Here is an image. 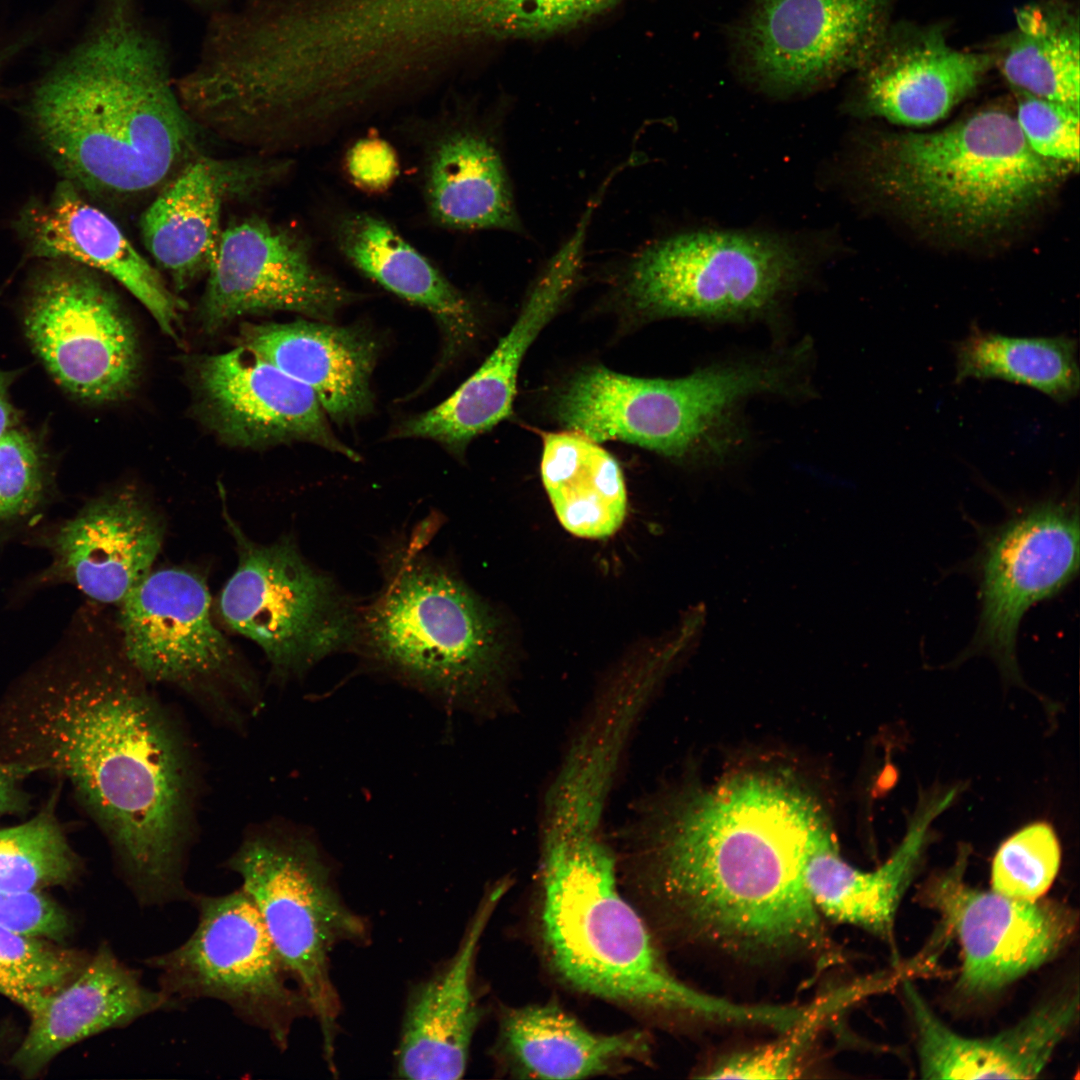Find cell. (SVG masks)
I'll list each match as a JSON object with an SVG mask.
<instances>
[{
	"mask_svg": "<svg viewBox=\"0 0 1080 1080\" xmlns=\"http://www.w3.org/2000/svg\"><path fill=\"white\" fill-rule=\"evenodd\" d=\"M358 616L356 641L384 669L448 705L481 716L515 706L503 687L496 620L474 593L412 541Z\"/></svg>",
	"mask_w": 1080,
	"mask_h": 1080,
	"instance_id": "8992f818",
	"label": "cell"
},
{
	"mask_svg": "<svg viewBox=\"0 0 1080 1080\" xmlns=\"http://www.w3.org/2000/svg\"><path fill=\"white\" fill-rule=\"evenodd\" d=\"M886 0H755L735 32L744 75L792 95L861 67L884 36Z\"/></svg>",
	"mask_w": 1080,
	"mask_h": 1080,
	"instance_id": "9a60e30c",
	"label": "cell"
},
{
	"mask_svg": "<svg viewBox=\"0 0 1080 1080\" xmlns=\"http://www.w3.org/2000/svg\"><path fill=\"white\" fill-rule=\"evenodd\" d=\"M609 840L540 843L541 926L555 971L586 993L657 1012L752 1025L760 1010L697 991L666 966L622 896Z\"/></svg>",
	"mask_w": 1080,
	"mask_h": 1080,
	"instance_id": "277c9868",
	"label": "cell"
},
{
	"mask_svg": "<svg viewBox=\"0 0 1080 1080\" xmlns=\"http://www.w3.org/2000/svg\"><path fill=\"white\" fill-rule=\"evenodd\" d=\"M166 41L137 0H104L85 37L36 85L33 127L66 181L116 200L193 160L197 128Z\"/></svg>",
	"mask_w": 1080,
	"mask_h": 1080,
	"instance_id": "3957f363",
	"label": "cell"
},
{
	"mask_svg": "<svg viewBox=\"0 0 1080 1080\" xmlns=\"http://www.w3.org/2000/svg\"><path fill=\"white\" fill-rule=\"evenodd\" d=\"M256 906L272 944L318 1022L323 1052L335 1071L341 1002L332 980L331 953L361 942L365 921L345 904L330 867L303 833L278 827L249 832L227 860Z\"/></svg>",
	"mask_w": 1080,
	"mask_h": 1080,
	"instance_id": "ba28073f",
	"label": "cell"
},
{
	"mask_svg": "<svg viewBox=\"0 0 1080 1080\" xmlns=\"http://www.w3.org/2000/svg\"><path fill=\"white\" fill-rule=\"evenodd\" d=\"M14 1002L30 1019L27 1033L11 1057V1065L24 1077L40 1074L78 1042L182 1005L162 990L144 986L138 971L119 960L106 943L63 987L24 993Z\"/></svg>",
	"mask_w": 1080,
	"mask_h": 1080,
	"instance_id": "d6986e66",
	"label": "cell"
},
{
	"mask_svg": "<svg viewBox=\"0 0 1080 1080\" xmlns=\"http://www.w3.org/2000/svg\"><path fill=\"white\" fill-rule=\"evenodd\" d=\"M992 57L950 46L936 29L885 35L861 66L856 111L906 126L930 125L975 91Z\"/></svg>",
	"mask_w": 1080,
	"mask_h": 1080,
	"instance_id": "44dd1931",
	"label": "cell"
},
{
	"mask_svg": "<svg viewBox=\"0 0 1080 1080\" xmlns=\"http://www.w3.org/2000/svg\"><path fill=\"white\" fill-rule=\"evenodd\" d=\"M589 224L590 217L583 215L536 283L509 332L478 370L447 399L421 414L420 427L428 438L458 451L511 414L522 359L575 283Z\"/></svg>",
	"mask_w": 1080,
	"mask_h": 1080,
	"instance_id": "ffe728a7",
	"label": "cell"
},
{
	"mask_svg": "<svg viewBox=\"0 0 1080 1080\" xmlns=\"http://www.w3.org/2000/svg\"><path fill=\"white\" fill-rule=\"evenodd\" d=\"M198 386L216 430L232 444L300 440L359 458L334 434L310 387L243 345L203 359Z\"/></svg>",
	"mask_w": 1080,
	"mask_h": 1080,
	"instance_id": "ac0fdd59",
	"label": "cell"
},
{
	"mask_svg": "<svg viewBox=\"0 0 1080 1080\" xmlns=\"http://www.w3.org/2000/svg\"><path fill=\"white\" fill-rule=\"evenodd\" d=\"M865 982L832 992L809 1005L803 1015L776 1041L737 1052L714 1065L705 1078L786 1079L798 1077L814 1038L837 1010L874 990Z\"/></svg>",
	"mask_w": 1080,
	"mask_h": 1080,
	"instance_id": "d590c367",
	"label": "cell"
},
{
	"mask_svg": "<svg viewBox=\"0 0 1080 1080\" xmlns=\"http://www.w3.org/2000/svg\"><path fill=\"white\" fill-rule=\"evenodd\" d=\"M0 924L55 942L63 940L71 931L66 912L44 893L0 891Z\"/></svg>",
	"mask_w": 1080,
	"mask_h": 1080,
	"instance_id": "b9f144b4",
	"label": "cell"
},
{
	"mask_svg": "<svg viewBox=\"0 0 1080 1080\" xmlns=\"http://www.w3.org/2000/svg\"><path fill=\"white\" fill-rule=\"evenodd\" d=\"M238 564L219 599L225 623L255 642L279 676L355 643L358 615L331 577L288 538L258 544L229 518Z\"/></svg>",
	"mask_w": 1080,
	"mask_h": 1080,
	"instance_id": "7c38bea8",
	"label": "cell"
},
{
	"mask_svg": "<svg viewBox=\"0 0 1080 1080\" xmlns=\"http://www.w3.org/2000/svg\"><path fill=\"white\" fill-rule=\"evenodd\" d=\"M336 240L360 272L434 316L444 334L446 359L473 337L476 318L469 300L388 222L351 213L339 221Z\"/></svg>",
	"mask_w": 1080,
	"mask_h": 1080,
	"instance_id": "f1b7e54d",
	"label": "cell"
},
{
	"mask_svg": "<svg viewBox=\"0 0 1080 1080\" xmlns=\"http://www.w3.org/2000/svg\"><path fill=\"white\" fill-rule=\"evenodd\" d=\"M13 57L14 52L11 48L5 46L0 49V72L3 71L5 66L12 60Z\"/></svg>",
	"mask_w": 1080,
	"mask_h": 1080,
	"instance_id": "7dc6e473",
	"label": "cell"
},
{
	"mask_svg": "<svg viewBox=\"0 0 1080 1080\" xmlns=\"http://www.w3.org/2000/svg\"><path fill=\"white\" fill-rule=\"evenodd\" d=\"M24 328L55 380L90 402L114 401L134 386L139 352L118 299L84 266L57 265L34 281Z\"/></svg>",
	"mask_w": 1080,
	"mask_h": 1080,
	"instance_id": "5bb4252c",
	"label": "cell"
},
{
	"mask_svg": "<svg viewBox=\"0 0 1080 1080\" xmlns=\"http://www.w3.org/2000/svg\"><path fill=\"white\" fill-rule=\"evenodd\" d=\"M43 491L39 448L28 433L15 427L0 437V521L30 514Z\"/></svg>",
	"mask_w": 1080,
	"mask_h": 1080,
	"instance_id": "60d3db41",
	"label": "cell"
},
{
	"mask_svg": "<svg viewBox=\"0 0 1080 1080\" xmlns=\"http://www.w3.org/2000/svg\"><path fill=\"white\" fill-rule=\"evenodd\" d=\"M207 274L200 316L208 330L274 311L326 321L354 298L314 263L302 238L260 218L222 231Z\"/></svg>",
	"mask_w": 1080,
	"mask_h": 1080,
	"instance_id": "2e32d148",
	"label": "cell"
},
{
	"mask_svg": "<svg viewBox=\"0 0 1080 1080\" xmlns=\"http://www.w3.org/2000/svg\"><path fill=\"white\" fill-rule=\"evenodd\" d=\"M954 796L951 790L923 802L901 844L874 871H861L846 862L833 831L822 837L804 867L805 886L818 912L893 943L896 910L920 859L929 827Z\"/></svg>",
	"mask_w": 1080,
	"mask_h": 1080,
	"instance_id": "4316f807",
	"label": "cell"
},
{
	"mask_svg": "<svg viewBox=\"0 0 1080 1080\" xmlns=\"http://www.w3.org/2000/svg\"><path fill=\"white\" fill-rule=\"evenodd\" d=\"M241 345L310 387L334 421L372 409L371 374L378 344L368 332L326 322L246 325Z\"/></svg>",
	"mask_w": 1080,
	"mask_h": 1080,
	"instance_id": "484cf974",
	"label": "cell"
},
{
	"mask_svg": "<svg viewBox=\"0 0 1080 1080\" xmlns=\"http://www.w3.org/2000/svg\"><path fill=\"white\" fill-rule=\"evenodd\" d=\"M163 538L160 514L136 491L120 490L57 530L52 572L94 600L121 604L151 572Z\"/></svg>",
	"mask_w": 1080,
	"mask_h": 1080,
	"instance_id": "603a6c76",
	"label": "cell"
},
{
	"mask_svg": "<svg viewBox=\"0 0 1080 1080\" xmlns=\"http://www.w3.org/2000/svg\"><path fill=\"white\" fill-rule=\"evenodd\" d=\"M617 0H477L487 41L546 34L599 13Z\"/></svg>",
	"mask_w": 1080,
	"mask_h": 1080,
	"instance_id": "f35d334b",
	"label": "cell"
},
{
	"mask_svg": "<svg viewBox=\"0 0 1080 1080\" xmlns=\"http://www.w3.org/2000/svg\"><path fill=\"white\" fill-rule=\"evenodd\" d=\"M183 2L211 14L230 6L238 0H182Z\"/></svg>",
	"mask_w": 1080,
	"mask_h": 1080,
	"instance_id": "bcb514c9",
	"label": "cell"
},
{
	"mask_svg": "<svg viewBox=\"0 0 1080 1080\" xmlns=\"http://www.w3.org/2000/svg\"><path fill=\"white\" fill-rule=\"evenodd\" d=\"M1078 489L1015 507L998 525L981 529L972 559L979 618L966 650L990 655L1015 676L1016 642L1024 615L1062 592L1079 568Z\"/></svg>",
	"mask_w": 1080,
	"mask_h": 1080,
	"instance_id": "4fadbf2b",
	"label": "cell"
},
{
	"mask_svg": "<svg viewBox=\"0 0 1080 1080\" xmlns=\"http://www.w3.org/2000/svg\"><path fill=\"white\" fill-rule=\"evenodd\" d=\"M88 959L55 941L0 924V994L51 992L70 982Z\"/></svg>",
	"mask_w": 1080,
	"mask_h": 1080,
	"instance_id": "8d00e7d4",
	"label": "cell"
},
{
	"mask_svg": "<svg viewBox=\"0 0 1080 1080\" xmlns=\"http://www.w3.org/2000/svg\"><path fill=\"white\" fill-rule=\"evenodd\" d=\"M809 252L791 237L747 230H695L643 249L626 292L657 316L743 319L767 312L807 275Z\"/></svg>",
	"mask_w": 1080,
	"mask_h": 1080,
	"instance_id": "9c48e42d",
	"label": "cell"
},
{
	"mask_svg": "<svg viewBox=\"0 0 1080 1080\" xmlns=\"http://www.w3.org/2000/svg\"><path fill=\"white\" fill-rule=\"evenodd\" d=\"M904 992L917 1032L921 1076L926 1079L1036 1078L1078 1011L1077 994L1062 996L993 1037L969 1038L947 1027L909 982L904 983Z\"/></svg>",
	"mask_w": 1080,
	"mask_h": 1080,
	"instance_id": "d4e9b609",
	"label": "cell"
},
{
	"mask_svg": "<svg viewBox=\"0 0 1080 1080\" xmlns=\"http://www.w3.org/2000/svg\"><path fill=\"white\" fill-rule=\"evenodd\" d=\"M776 362L711 366L675 379L637 378L602 366L580 372L562 391L557 416L600 443L617 440L670 457L721 452L743 400L787 382Z\"/></svg>",
	"mask_w": 1080,
	"mask_h": 1080,
	"instance_id": "52a82bcc",
	"label": "cell"
},
{
	"mask_svg": "<svg viewBox=\"0 0 1080 1080\" xmlns=\"http://www.w3.org/2000/svg\"><path fill=\"white\" fill-rule=\"evenodd\" d=\"M352 182L367 192H383L399 175L398 156L386 140L367 136L356 141L345 158Z\"/></svg>",
	"mask_w": 1080,
	"mask_h": 1080,
	"instance_id": "7bdbcfd3",
	"label": "cell"
},
{
	"mask_svg": "<svg viewBox=\"0 0 1080 1080\" xmlns=\"http://www.w3.org/2000/svg\"><path fill=\"white\" fill-rule=\"evenodd\" d=\"M832 828L793 779L760 770L638 801L619 841L666 917L690 939L749 960L837 954L804 882Z\"/></svg>",
	"mask_w": 1080,
	"mask_h": 1080,
	"instance_id": "6da1fadb",
	"label": "cell"
},
{
	"mask_svg": "<svg viewBox=\"0 0 1080 1080\" xmlns=\"http://www.w3.org/2000/svg\"><path fill=\"white\" fill-rule=\"evenodd\" d=\"M198 923L177 948L144 963L160 990L182 1004L210 998L227 1004L246 1023L265 1031L281 1049L295 1021L311 1015L249 895L240 887L220 896L191 895Z\"/></svg>",
	"mask_w": 1080,
	"mask_h": 1080,
	"instance_id": "8fae6325",
	"label": "cell"
},
{
	"mask_svg": "<svg viewBox=\"0 0 1080 1080\" xmlns=\"http://www.w3.org/2000/svg\"><path fill=\"white\" fill-rule=\"evenodd\" d=\"M1060 866V847L1053 829L1029 825L998 849L992 866V890L1004 896L1036 901L1054 881Z\"/></svg>",
	"mask_w": 1080,
	"mask_h": 1080,
	"instance_id": "74e56055",
	"label": "cell"
},
{
	"mask_svg": "<svg viewBox=\"0 0 1080 1080\" xmlns=\"http://www.w3.org/2000/svg\"><path fill=\"white\" fill-rule=\"evenodd\" d=\"M238 170L208 158L193 159L144 211L143 243L177 289L207 273L213 262L224 199L246 183L247 175Z\"/></svg>",
	"mask_w": 1080,
	"mask_h": 1080,
	"instance_id": "83f0119b",
	"label": "cell"
},
{
	"mask_svg": "<svg viewBox=\"0 0 1080 1080\" xmlns=\"http://www.w3.org/2000/svg\"><path fill=\"white\" fill-rule=\"evenodd\" d=\"M1016 30L1003 48L1000 68L1016 92L1079 108L1078 17L1055 4H1034L1016 14Z\"/></svg>",
	"mask_w": 1080,
	"mask_h": 1080,
	"instance_id": "d6a6232c",
	"label": "cell"
},
{
	"mask_svg": "<svg viewBox=\"0 0 1080 1080\" xmlns=\"http://www.w3.org/2000/svg\"><path fill=\"white\" fill-rule=\"evenodd\" d=\"M35 771V766L22 761L0 762V817L25 809L28 800L21 782Z\"/></svg>",
	"mask_w": 1080,
	"mask_h": 1080,
	"instance_id": "ee69618b",
	"label": "cell"
},
{
	"mask_svg": "<svg viewBox=\"0 0 1080 1080\" xmlns=\"http://www.w3.org/2000/svg\"><path fill=\"white\" fill-rule=\"evenodd\" d=\"M1017 93L1015 118L1028 146L1042 158L1076 169L1079 164V108Z\"/></svg>",
	"mask_w": 1080,
	"mask_h": 1080,
	"instance_id": "ab89813d",
	"label": "cell"
},
{
	"mask_svg": "<svg viewBox=\"0 0 1080 1080\" xmlns=\"http://www.w3.org/2000/svg\"><path fill=\"white\" fill-rule=\"evenodd\" d=\"M541 476L560 523L571 534L602 539L621 527L627 509L624 477L600 443L570 430L545 434Z\"/></svg>",
	"mask_w": 1080,
	"mask_h": 1080,
	"instance_id": "1f68e13d",
	"label": "cell"
},
{
	"mask_svg": "<svg viewBox=\"0 0 1080 1080\" xmlns=\"http://www.w3.org/2000/svg\"><path fill=\"white\" fill-rule=\"evenodd\" d=\"M13 379L14 374L0 371V437L15 428L18 422L17 411L9 397V387Z\"/></svg>",
	"mask_w": 1080,
	"mask_h": 1080,
	"instance_id": "f6af8a7d",
	"label": "cell"
},
{
	"mask_svg": "<svg viewBox=\"0 0 1080 1080\" xmlns=\"http://www.w3.org/2000/svg\"><path fill=\"white\" fill-rule=\"evenodd\" d=\"M431 217L457 230L519 232L520 220L501 155L482 131L454 126L431 146L424 171Z\"/></svg>",
	"mask_w": 1080,
	"mask_h": 1080,
	"instance_id": "f546056e",
	"label": "cell"
},
{
	"mask_svg": "<svg viewBox=\"0 0 1080 1080\" xmlns=\"http://www.w3.org/2000/svg\"><path fill=\"white\" fill-rule=\"evenodd\" d=\"M205 580L185 568L150 572L120 604L122 653L147 682L185 691L228 725L259 708L258 688L210 614Z\"/></svg>",
	"mask_w": 1080,
	"mask_h": 1080,
	"instance_id": "30bf717a",
	"label": "cell"
},
{
	"mask_svg": "<svg viewBox=\"0 0 1080 1080\" xmlns=\"http://www.w3.org/2000/svg\"><path fill=\"white\" fill-rule=\"evenodd\" d=\"M499 1048L525 1077L579 1079L642 1061L649 1044L639 1032L596 1033L554 1005H529L505 1012Z\"/></svg>",
	"mask_w": 1080,
	"mask_h": 1080,
	"instance_id": "4dcf8cb0",
	"label": "cell"
},
{
	"mask_svg": "<svg viewBox=\"0 0 1080 1080\" xmlns=\"http://www.w3.org/2000/svg\"><path fill=\"white\" fill-rule=\"evenodd\" d=\"M508 886V881L503 880L486 893L456 952L411 994L396 1052L399 1077L414 1080L463 1077L481 1018L473 989L479 942Z\"/></svg>",
	"mask_w": 1080,
	"mask_h": 1080,
	"instance_id": "7402d4cb",
	"label": "cell"
},
{
	"mask_svg": "<svg viewBox=\"0 0 1080 1080\" xmlns=\"http://www.w3.org/2000/svg\"><path fill=\"white\" fill-rule=\"evenodd\" d=\"M79 872L80 860L50 810L0 830V891L43 893L71 883Z\"/></svg>",
	"mask_w": 1080,
	"mask_h": 1080,
	"instance_id": "e575fe53",
	"label": "cell"
},
{
	"mask_svg": "<svg viewBox=\"0 0 1080 1080\" xmlns=\"http://www.w3.org/2000/svg\"><path fill=\"white\" fill-rule=\"evenodd\" d=\"M953 351L958 384L970 378L1001 379L1034 388L1059 403L1079 392L1077 342L1066 335L1012 337L974 323Z\"/></svg>",
	"mask_w": 1080,
	"mask_h": 1080,
	"instance_id": "836d02e7",
	"label": "cell"
},
{
	"mask_svg": "<svg viewBox=\"0 0 1080 1080\" xmlns=\"http://www.w3.org/2000/svg\"><path fill=\"white\" fill-rule=\"evenodd\" d=\"M1073 168L1037 155L1015 116L986 109L934 132L889 134L866 151L871 191L951 237L998 235L1040 205Z\"/></svg>",
	"mask_w": 1080,
	"mask_h": 1080,
	"instance_id": "5b68a950",
	"label": "cell"
},
{
	"mask_svg": "<svg viewBox=\"0 0 1080 1080\" xmlns=\"http://www.w3.org/2000/svg\"><path fill=\"white\" fill-rule=\"evenodd\" d=\"M127 663H94L45 689L20 740L37 770L65 777L110 841L143 905L190 899L183 883L199 778L166 705Z\"/></svg>",
	"mask_w": 1080,
	"mask_h": 1080,
	"instance_id": "7a4b0ae2",
	"label": "cell"
},
{
	"mask_svg": "<svg viewBox=\"0 0 1080 1080\" xmlns=\"http://www.w3.org/2000/svg\"><path fill=\"white\" fill-rule=\"evenodd\" d=\"M0 1042H1V1039H0Z\"/></svg>",
	"mask_w": 1080,
	"mask_h": 1080,
	"instance_id": "c3c4849f",
	"label": "cell"
},
{
	"mask_svg": "<svg viewBox=\"0 0 1080 1080\" xmlns=\"http://www.w3.org/2000/svg\"><path fill=\"white\" fill-rule=\"evenodd\" d=\"M965 866L961 855L928 884L923 898L961 944L958 988L967 995H985L1052 958L1071 936L1075 918L1056 903L977 890L964 882Z\"/></svg>",
	"mask_w": 1080,
	"mask_h": 1080,
	"instance_id": "e0dca14e",
	"label": "cell"
},
{
	"mask_svg": "<svg viewBox=\"0 0 1080 1080\" xmlns=\"http://www.w3.org/2000/svg\"><path fill=\"white\" fill-rule=\"evenodd\" d=\"M20 226L33 256L71 261L106 273L146 307L164 333L177 336L183 302L167 289L119 226L86 201L73 184L65 181L47 203L27 209Z\"/></svg>",
	"mask_w": 1080,
	"mask_h": 1080,
	"instance_id": "cb8c5ba5",
	"label": "cell"
}]
</instances>
